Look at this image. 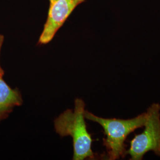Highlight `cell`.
<instances>
[{"label": "cell", "instance_id": "1", "mask_svg": "<svg viewBox=\"0 0 160 160\" xmlns=\"http://www.w3.org/2000/svg\"><path fill=\"white\" fill-rule=\"evenodd\" d=\"M85 103L79 98L75 100L74 110L68 109L54 120L55 131L61 137L71 136L73 141L74 160L94 159L92 136L88 132L84 116Z\"/></svg>", "mask_w": 160, "mask_h": 160}, {"label": "cell", "instance_id": "6", "mask_svg": "<svg viewBox=\"0 0 160 160\" xmlns=\"http://www.w3.org/2000/svg\"><path fill=\"white\" fill-rule=\"evenodd\" d=\"M4 36L2 35V34H0V53H1V48H2V44H3V42H4ZM0 73L1 74H4V70L2 68L1 65H0Z\"/></svg>", "mask_w": 160, "mask_h": 160}, {"label": "cell", "instance_id": "5", "mask_svg": "<svg viewBox=\"0 0 160 160\" xmlns=\"http://www.w3.org/2000/svg\"><path fill=\"white\" fill-rule=\"evenodd\" d=\"M3 75L0 73V121L4 120L15 107L23 103L20 92L8 86L3 79Z\"/></svg>", "mask_w": 160, "mask_h": 160}, {"label": "cell", "instance_id": "4", "mask_svg": "<svg viewBox=\"0 0 160 160\" xmlns=\"http://www.w3.org/2000/svg\"><path fill=\"white\" fill-rule=\"evenodd\" d=\"M49 1V8L47 20L38 42L40 45L49 43L75 8L85 1V0Z\"/></svg>", "mask_w": 160, "mask_h": 160}, {"label": "cell", "instance_id": "2", "mask_svg": "<svg viewBox=\"0 0 160 160\" xmlns=\"http://www.w3.org/2000/svg\"><path fill=\"white\" fill-rule=\"evenodd\" d=\"M84 116L86 119L102 126L105 135L103 145L106 148L109 160H119L125 157L126 138L132 132L143 127L147 119L146 112L132 119H121L100 118L85 110Z\"/></svg>", "mask_w": 160, "mask_h": 160}, {"label": "cell", "instance_id": "3", "mask_svg": "<svg viewBox=\"0 0 160 160\" xmlns=\"http://www.w3.org/2000/svg\"><path fill=\"white\" fill-rule=\"evenodd\" d=\"M146 113L144 131L135 136L126 151V154L131 156V160H142L144 155L150 151L160 157V104H152Z\"/></svg>", "mask_w": 160, "mask_h": 160}]
</instances>
